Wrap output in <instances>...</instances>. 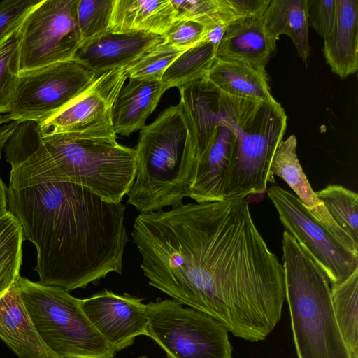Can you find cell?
<instances>
[{"label":"cell","mask_w":358,"mask_h":358,"mask_svg":"<svg viewBox=\"0 0 358 358\" xmlns=\"http://www.w3.org/2000/svg\"><path fill=\"white\" fill-rule=\"evenodd\" d=\"M125 68L112 69L98 76L88 89L70 106L38 124L41 134L115 133L112 122L113 109L128 78Z\"/></svg>","instance_id":"4fadbf2b"},{"label":"cell","mask_w":358,"mask_h":358,"mask_svg":"<svg viewBox=\"0 0 358 358\" xmlns=\"http://www.w3.org/2000/svg\"><path fill=\"white\" fill-rule=\"evenodd\" d=\"M175 21L171 0H114L108 31L162 36Z\"/></svg>","instance_id":"7402d4cb"},{"label":"cell","mask_w":358,"mask_h":358,"mask_svg":"<svg viewBox=\"0 0 358 358\" xmlns=\"http://www.w3.org/2000/svg\"><path fill=\"white\" fill-rule=\"evenodd\" d=\"M131 236L151 286L210 315L234 336L264 341L280 320L283 267L245 199L141 213Z\"/></svg>","instance_id":"6da1fadb"},{"label":"cell","mask_w":358,"mask_h":358,"mask_svg":"<svg viewBox=\"0 0 358 358\" xmlns=\"http://www.w3.org/2000/svg\"><path fill=\"white\" fill-rule=\"evenodd\" d=\"M282 243L285 299L298 358H352L336 320L326 275L286 230Z\"/></svg>","instance_id":"5b68a950"},{"label":"cell","mask_w":358,"mask_h":358,"mask_svg":"<svg viewBox=\"0 0 358 358\" xmlns=\"http://www.w3.org/2000/svg\"><path fill=\"white\" fill-rule=\"evenodd\" d=\"M8 210L36 250L39 283L72 291L122 271L126 207L64 182L7 188Z\"/></svg>","instance_id":"7a4b0ae2"},{"label":"cell","mask_w":358,"mask_h":358,"mask_svg":"<svg viewBox=\"0 0 358 358\" xmlns=\"http://www.w3.org/2000/svg\"><path fill=\"white\" fill-rule=\"evenodd\" d=\"M1 150H0L1 159ZM7 188L0 177V215L8 211Z\"/></svg>","instance_id":"8d00e7d4"},{"label":"cell","mask_w":358,"mask_h":358,"mask_svg":"<svg viewBox=\"0 0 358 358\" xmlns=\"http://www.w3.org/2000/svg\"><path fill=\"white\" fill-rule=\"evenodd\" d=\"M217 47L201 41L184 51L166 69L162 81L166 89L180 88L203 79L216 57Z\"/></svg>","instance_id":"d4e9b609"},{"label":"cell","mask_w":358,"mask_h":358,"mask_svg":"<svg viewBox=\"0 0 358 358\" xmlns=\"http://www.w3.org/2000/svg\"><path fill=\"white\" fill-rule=\"evenodd\" d=\"M270 0H220L222 11L233 21L262 17Z\"/></svg>","instance_id":"e575fe53"},{"label":"cell","mask_w":358,"mask_h":358,"mask_svg":"<svg viewBox=\"0 0 358 358\" xmlns=\"http://www.w3.org/2000/svg\"><path fill=\"white\" fill-rule=\"evenodd\" d=\"M218 108L221 120L215 138L199 160L190 187L189 198L196 203L223 201L224 183L232 159L237 128L256 108L255 103L220 94Z\"/></svg>","instance_id":"7c38bea8"},{"label":"cell","mask_w":358,"mask_h":358,"mask_svg":"<svg viewBox=\"0 0 358 358\" xmlns=\"http://www.w3.org/2000/svg\"><path fill=\"white\" fill-rule=\"evenodd\" d=\"M205 26L199 20H175L162 36L163 43L180 50H187L202 41Z\"/></svg>","instance_id":"4dcf8cb0"},{"label":"cell","mask_w":358,"mask_h":358,"mask_svg":"<svg viewBox=\"0 0 358 358\" xmlns=\"http://www.w3.org/2000/svg\"><path fill=\"white\" fill-rule=\"evenodd\" d=\"M135 178L127 203L149 213L189 197L196 169L193 133L180 103L145 125L136 147Z\"/></svg>","instance_id":"277c9868"},{"label":"cell","mask_w":358,"mask_h":358,"mask_svg":"<svg viewBox=\"0 0 358 358\" xmlns=\"http://www.w3.org/2000/svg\"><path fill=\"white\" fill-rule=\"evenodd\" d=\"M203 79L219 94L262 102L273 98L266 70L239 61L216 57Z\"/></svg>","instance_id":"44dd1931"},{"label":"cell","mask_w":358,"mask_h":358,"mask_svg":"<svg viewBox=\"0 0 358 358\" xmlns=\"http://www.w3.org/2000/svg\"><path fill=\"white\" fill-rule=\"evenodd\" d=\"M78 0H41L20 31V73L73 59L81 44Z\"/></svg>","instance_id":"30bf717a"},{"label":"cell","mask_w":358,"mask_h":358,"mask_svg":"<svg viewBox=\"0 0 358 358\" xmlns=\"http://www.w3.org/2000/svg\"><path fill=\"white\" fill-rule=\"evenodd\" d=\"M286 127L287 115L274 97L262 102L238 125L223 200L245 199L267 189L270 165Z\"/></svg>","instance_id":"52a82bcc"},{"label":"cell","mask_w":358,"mask_h":358,"mask_svg":"<svg viewBox=\"0 0 358 358\" xmlns=\"http://www.w3.org/2000/svg\"><path fill=\"white\" fill-rule=\"evenodd\" d=\"M138 358H148V357H146V356H145V355H143V356H141V357H138ZM166 358H171V357H169L166 356Z\"/></svg>","instance_id":"f35d334b"},{"label":"cell","mask_w":358,"mask_h":358,"mask_svg":"<svg viewBox=\"0 0 358 358\" xmlns=\"http://www.w3.org/2000/svg\"><path fill=\"white\" fill-rule=\"evenodd\" d=\"M18 122L11 121L0 125V150L4 148L6 143L15 129Z\"/></svg>","instance_id":"d590c367"},{"label":"cell","mask_w":358,"mask_h":358,"mask_svg":"<svg viewBox=\"0 0 358 358\" xmlns=\"http://www.w3.org/2000/svg\"><path fill=\"white\" fill-rule=\"evenodd\" d=\"M0 338L18 358H62L40 337L21 299L17 280L0 296Z\"/></svg>","instance_id":"e0dca14e"},{"label":"cell","mask_w":358,"mask_h":358,"mask_svg":"<svg viewBox=\"0 0 358 358\" xmlns=\"http://www.w3.org/2000/svg\"><path fill=\"white\" fill-rule=\"evenodd\" d=\"M175 20H199L219 10V0H171Z\"/></svg>","instance_id":"836d02e7"},{"label":"cell","mask_w":358,"mask_h":358,"mask_svg":"<svg viewBox=\"0 0 358 358\" xmlns=\"http://www.w3.org/2000/svg\"><path fill=\"white\" fill-rule=\"evenodd\" d=\"M145 336L171 358H232L228 330L210 315L170 299L145 304Z\"/></svg>","instance_id":"ba28073f"},{"label":"cell","mask_w":358,"mask_h":358,"mask_svg":"<svg viewBox=\"0 0 358 358\" xmlns=\"http://www.w3.org/2000/svg\"><path fill=\"white\" fill-rule=\"evenodd\" d=\"M129 79L116 98L112 114L114 132L126 136L145 125L147 118L166 91L160 80L149 78Z\"/></svg>","instance_id":"ffe728a7"},{"label":"cell","mask_w":358,"mask_h":358,"mask_svg":"<svg viewBox=\"0 0 358 358\" xmlns=\"http://www.w3.org/2000/svg\"><path fill=\"white\" fill-rule=\"evenodd\" d=\"M21 299L45 344L62 358H114L116 352L66 289L17 279Z\"/></svg>","instance_id":"8992f818"},{"label":"cell","mask_w":358,"mask_h":358,"mask_svg":"<svg viewBox=\"0 0 358 358\" xmlns=\"http://www.w3.org/2000/svg\"><path fill=\"white\" fill-rule=\"evenodd\" d=\"M162 43L160 35L106 31L82 43L73 59L98 76L112 69L127 67Z\"/></svg>","instance_id":"9a60e30c"},{"label":"cell","mask_w":358,"mask_h":358,"mask_svg":"<svg viewBox=\"0 0 358 358\" xmlns=\"http://www.w3.org/2000/svg\"><path fill=\"white\" fill-rule=\"evenodd\" d=\"M335 6L322 51L331 71L344 79L358 69V1L335 0Z\"/></svg>","instance_id":"d6986e66"},{"label":"cell","mask_w":358,"mask_h":358,"mask_svg":"<svg viewBox=\"0 0 358 358\" xmlns=\"http://www.w3.org/2000/svg\"><path fill=\"white\" fill-rule=\"evenodd\" d=\"M114 0H78L76 20L81 43L108 31Z\"/></svg>","instance_id":"f1b7e54d"},{"label":"cell","mask_w":358,"mask_h":358,"mask_svg":"<svg viewBox=\"0 0 358 358\" xmlns=\"http://www.w3.org/2000/svg\"><path fill=\"white\" fill-rule=\"evenodd\" d=\"M315 194L334 221L358 245L357 193L342 185H329Z\"/></svg>","instance_id":"4316f807"},{"label":"cell","mask_w":358,"mask_h":358,"mask_svg":"<svg viewBox=\"0 0 358 358\" xmlns=\"http://www.w3.org/2000/svg\"><path fill=\"white\" fill-rule=\"evenodd\" d=\"M96 77L74 59L20 73L7 115L10 121L41 124L70 106Z\"/></svg>","instance_id":"9c48e42d"},{"label":"cell","mask_w":358,"mask_h":358,"mask_svg":"<svg viewBox=\"0 0 358 358\" xmlns=\"http://www.w3.org/2000/svg\"><path fill=\"white\" fill-rule=\"evenodd\" d=\"M23 241L18 220L9 210L0 215V296L20 276Z\"/></svg>","instance_id":"484cf974"},{"label":"cell","mask_w":358,"mask_h":358,"mask_svg":"<svg viewBox=\"0 0 358 358\" xmlns=\"http://www.w3.org/2000/svg\"><path fill=\"white\" fill-rule=\"evenodd\" d=\"M11 122L7 114H0V125Z\"/></svg>","instance_id":"74e56055"},{"label":"cell","mask_w":358,"mask_h":358,"mask_svg":"<svg viewBox=\"0 0 358 358\" xmlns=\"http://www.w3.org/2000/svg\"><path fill=\"white\" fill-rule=\"evenodd\" d=\"M19 28L0 43V114L8 113L18 82Z\"/></svg>","instance_id":"83f0119b"},{"label":"cell","mask_w":358,"mask_h":358,"mask_svg":"<svg viewBox=\"0 0 358 358\" xmlns=\"http://www.w3.org/2000/svg\"><path fill=\"white\" fill-rule=\"evenodd\" d=\"M307 21L317 33L325 39L335 17V0H306Z\"/></svg>","instance_id":"d6a6232c"},{"label":"cell","mask_w":358,"mask_h":358,"mask_svg":"<svg viewBox=\"0 0 358 358\" xmlns=\"http://www.w3.org/2000/svg\"><path fill=\"white\" fill-rule=\"evenodd\" d=\"M80 306L116 352L131 346L137 336H145L148 317L142 299L104 290L81 299Z\"/></svg>","instance_id":"5bb4252c"},{"label":"cell","mask_w":358,"mask_h":358,"mask_svg":"<svg viewBox=\"0 0 358 358\" xmlns=\"http://www.w3.org/2000/svg\"><path fill=\"white\" fill-rule=\"evenodd\" d=\"M296 147L297 139L294 135L280 143L270 165L268 182L275 183V176L281 178L308 212L350 250L358 255V245L334 221L313 190L298 159Z\"/></svg>","instance_id":"2e32d148"},{"label":"cell","mask_w":358,"mask_h":358,"mask_svg":"<svg viewBox=\"0 0 358 358\" xmlns=\"http://www.w3.org/2000/svg\"><path fill=\"white\" fill-rule=\"evenodd\" d=\"M268 198L286 231L308 254L332 284L346 280L358 268V255L318 222L293 194L277 185Z\"/></svg>","instance_id":"8fae6325"},{"label":"cell","mask_w":358,"mask_h":358,"mask_svg":"<svg viewBox=\"0 0 358 358\" xmlns=\"http://www.w3.org/2000/svg\"><path fill=\"white\" fill-rule=\"evenodd\" d=\"M10 165L8 187L70 182L120 203L135 178L136 151L116 134H41L34 122H19L3 148Z\"/></svg>","instance_id":"3957f363"},{"label":"cell","mask_w":358,"mask_h":358,"mask_svg":"<svg viewBox=\"0 0 358 358\" xmlns=\"http://www.w3.org/2000/svg\"><path fill=\"white\" fill-rule=\"evenodd\" d=\"M185 50L162 43L126 67L127 77L149 78L162 80L169 66Z\"/></svg>","instance_id":"f546056e"},{"label":"cell","mask_w":358,"mask_h":358,"mask_svg":"<svg viewBox=\"0 0 358 358\" xmlns=\"http://www.w3.org/2000/svg\"><path fill=\"white\" fill-rule=\"evenodd\" d=\"M306 6V0H270L262 15L268 34L276 41L287 35L303 62L310 55Z\"/></svg>","instance_id":"603a6c76"},{"label":"cell","mask_w":358,"mask_h":358,"mask_svg":"<svg viewBox=\"0 0 358 358\" xmlns=\"http://www.w3.org/2000/svg\"><path fill=\"white\" fill-rule=\"evenodd\" d=\"M332 306L336 322L352 358H358V268L344 281L332 284Z\"/></svg>","instance_id":"cb8c5ba5"},{"label":"cell","mask_w":358,"mask_h":358,"mask_svg":"<svg viewBox=\"0 0 358 358\" xmlns=\"http://www.w3.org/2000/svg\"><path fill=\"white\" fill-rule=\"evenodd\" d=\"M41 0H3L0 2V43L17 29L27 15Z\"/></svg>","instance_id":"1f68e13d"},{"label":"cell","mask_w":358,"mask_h":358,"mask_svg":"<svg viewBox=\"0 0 358 358\" xmlns=\"http://www.w3.org/2000/svg\"><path fill=\"white\" fill-rule=\"evenodd\" d=\"M276 42L266 31L262 17L238 19L227 27L216 57L265 69L276 49Z\"/></svg>","instance_id":"ac0fdd59"}]
</instances>
